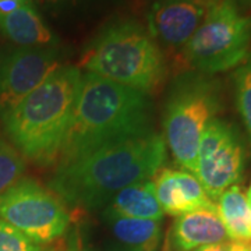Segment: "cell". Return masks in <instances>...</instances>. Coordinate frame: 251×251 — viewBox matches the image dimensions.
I'll list each match as a JSON object with an SVG mask.
<instances>
[{
    "mask_svg": "<svg viewBox=\"0 0 251 251\" xmlns=\"http://www.w3.org/2000/svg\"><path fill=\"white\" fill-rule=\"evenodd\" d=\"M165 159V138L151 130L63 162L50 180V188L72 205L98 208L122 188L153 177Z\"/></svg>",
    "mask_w": 251,
    "mask_h": 251,
    "instance_id": "obj_1",
    "label": "cell"
},
{
    "mask_svg": "<svg viewBox=\"0 0 251 251\" xmlns=\"http://www.w3.org/2000/svg\"><path fill=\"white\" fill-rule=\"evenodd\" d=\"M150 119L147 94L85 73L57 161L69 162L103 145L151 131Z\"/></svg>",
    "mask_w": 251,
    "mask_h": 251,
    "instance_id": "obj_2",
    "label": "cell"
},
{
    "mask_svg": "<svg viewBox=\"0 0 251 251\" xmlns=\"http://www.w3.org/2000/svg\"><path fill=\"white\" fill-rule=\"evenodd\" d=\"M81 70L60 66L45 82L1 116L13 147L41 165L59 159L81 84Z\"/></svg>",
    "mask_w": 251,
    "mask_h": 251,
    "instance_id": "obj_3",
    "label": "cell"
},
{
    "mask_svg": "<svg viewBox=\"0 0 251 251\" xmlns=\"http://www.w3.org/2000/svg\"><path fill=\"white\" fill-rule=\"evenodd\" d=\"M87 73L148 94L163 80L166 66L161 48L134 21H117L105 28L81 60Z\"/></svg>",
    "mask_w": 251,
    "mask_h": 251,
    "instance_id": "obj_4",
    "label": "cell"
},
{
    "mask_svg": "<svg viewBox=\"0 0 251 251\" xmlns=\"http://www.w3.org/2000/svg\"><path fill=\"white\" fill-rule=\"evenodd\" d=\"M215 81L188 73L176 81L168 98L163 128L165 143L180 168L194 175L200 140L219 110Z\"/></svg>",
    "mask_w": 251,
    "mask_h": 251,
    "instance_id": "obj_5",
    "label": "cell"
},
{
    "mask_svg": "<svg viewBox=\"0 0 251 251\" xmlns=\"http://www.w3.org/2000/svg\"><path fill=\"white\" fill-rule=\"evenodd\" d=\"M251 17L243 14L233 0L211 3L194 35L183 48L186 62L205 74L239 67L249 59Z\"/></svg>",
    "mask_w": 251,
    "mask_h": 251,
    "instance_id": "obj_6",
    "label": "cell"
},
{
    "mask_svg": "<svg viewBox=\"0 0 251 251\" xmlns=\"http://www.w3.org/2000/svg\"><path fill=\"white\" fill-rule=\"evenodd\" d=\"M0 219L39 246L62 237L70 225L59 197L32 180H20L0 196Z\"/></svg>",
    "mask_w": 251,
    "mask_h": 251,
    "instance_id": "obj_7",
    "label": "cell"
},
{
    "mask_svg": "<svg viewBox=\"0 0 251 251\" xmlns=\"http://www.w3.org/2000/svg\"><path fill=\"white\" fill-rule=\"evenodd\" d=\"M246 151L233 126L214 119L200 140L194 176L211 201L242 180Z\"/></svg>",
    "mask_w": 251,
    "mask_h": 251,
    "instance_id": "obj_8",
    "label": "cell"
},
{
    "mask_svg": "<svg viewBox=\"0 0 251 251\" xmlns=\"http://www.w3.org/2000/svg\"><path fill=\"white\" fill-rule=\"evenodd\" d=\"M62 66L56 46H17L0 52V117Z\"/></svg>",
    "mask_w": 251,
    "mask_h": 251,
    "instance_id": "obj_9",
    "label": "cell"
},
{
    "mask_svg": "<svg viewBox=\"0 0 251 251\" xmlns=\"http://www.w3.org/2000/svg\"><path fill=\"white\" fill-rule=\"evenodd\" d=\"M211 3L201 0H155L147 21L156 44L183 49L205 17Z\"/></svg>",
    "mask_w": 251,
    "mask_h": 251,
    "instance_id": "obj_10",
    "label": "cell"
},
{
    "mask_svg": "<svg viewBox=\"0 0 251 251\" xmlns=\"http://www.w3.org/2000/svg\"><path fill=\"white\" fill-rule=\"evenodd\" d=\"M155 193L163 214L180 216L198 208L214 205L198 179L190 172L163 169L156 173Z\"/></svg>",
    "mask_w": 251,
    "mask_h": 251,
    "instance_id": "obj_11",
    "label": "cell"
},
{
    "mask_svg": "<svg viewBox=\"0 0 251 251\" xmlns=\"http://www.w3.org/2000/svg\"><path fill=\"white\" fill-rule=\"evenodd\" d=\"M227 239L216 204L177 216L172 229V243L177 251H194Z\"/></svg>",
    "mask_w": 251,
    "mask_h": 251,
    "instance_id": "obj_12",
    "label": "cell"
},
{
    "mask_svg": "<svg viewBox=\"0 0 251 251\" xmlns=\"http://www.w3.org/2000/svg\"><path fill=\"white\" fill-rule=\"evenodd\" d=\"M0 32L14 45L24 48H48L57 44L56 36L36 11L32 0H25L0 14Z\"/></svg>",
    "mask_w": 251,
    "mask_h": 251,
    "instance_id": "obj_13",
    "label": "cell"
},
{
    "mask_svg": "<svg viewBox=\"0 0 251 251\" xmlns=\"http://www.w3.org/2000/svg\"><path fill=\"white\" fill-rule=\"evenodd\" d=\"M106 211L120 216L159 221L163 218L152 180H144L117 191L106 204Z\"/></svg>",
    "mask_w": 251,
    "mask_h": 251,
    "instance_id": "obj_14",
    "label": "cell"
},
{
    "mask_svg": "<svg viewBox=\"0 0 251 251\" xmlns=\"http://www.w3.org/2000/svg\"><path fill=\"white\" fill-rule=\"evenodd\" d=\"M109 229L120 246L134 251H156L161 242V222L120 216L105 211Z\"/></svg>",
    "mask_w": 251,
    "mask_h": 251,
    "instance_id": "obj_15",
    "label": "cell"
},
{
    "mask_svg": "<svg viewBox=\"0 0 251 251\" xmlns=\"http://www.w3.org/2000/svg\"><path fill=\"white\" fill-rule=\"evenodd\" d=\"M216 209L229 240L251 246V209L242 187L234 184L225 190L216 200Z\"/></svg>",
    "mask_w": 251,
    "mask_h": 251,
    "instance_id": "obj_16",
    "label": "cell"
},
{
    "mask_svg": "<svg viewBox=\"0 0 251 251\" xmlns=\"http://www.w3.org/2000/svg\"><path fill=\"white\" fill-rule=\"evenodd\" d=\"M24 171L25 163L23 155L11 144L0 138V196L17 184Z\"/></svg>",
    "mask_w": 251,
    "mask_h": 251,
    "instance_id": "obj_17",
    "label": "cell"
},
{
    "mask_svg": "<svg viewBox=\"0 0 251 251\" xmlns=\"http://www.w3.org/2000/svg\"><path fill=\"white\" fill-rule=\"evenodd\" d=\"M236 103L251 143V57L243 62L234 73Z\"/></svg>",
    "mask_w": 251,
    "mask_h": 251,
    "instance_id": "obj_18",
    "label": "cell"
},
{
    "mask_svg": "<svg viewBox=\"0 0 251 251\" xmlns=\"http://www.w3.org/2000/svg\"><path fill=\"white\" fill-rule=\"evenodd\" d=\"M0 251H42V246L0 219Z\"/></svg>",
    "mask_w": 251,
    "mask_h": 251,
    "instance_id": "obj_19",
    "label": "cell"
},
{
    "mask_svg": "<svg viewBox=\"0 0 251 251\" xmlns=\"http://www.w3.org/2000/svg\"><path fill=\"white\" fill-rule=\"evenodd\" d=\"M66 251H94L90 246H87V243L84 242L82 236H81L78 229H74L67 240V249Z\"/></svg>",
    "mask_w": 251,
    "mask_h": 251,
    "instance_id": "obj_20",
    "label": "cell"
},
{
    "mask_svg": "<svg viewBox=\"0 0 251 251\" xmlns=\"http://www.w3.org/2000/svg\"><path fill=\"white\" fill-rule=\"evenodd\" d=\"M194 251H230V242L215 243V244H208L204 247H200Z\"/></svg>",
    "mask_w": 251,
    "mask_h": 251,
    "instance_id": "obj_21",
    "label": "cell"
},
{
    "mask_svg": "<svg viewBox=\"0 0 251 251\" xmlns=\"http://www.w3.org/2000/svg\"><path fill=\"white\" fill-rule=\"evenodd\" d=\"M230 251H251V246L244 243L230 242Z\"/></svg>",
    "mask_w": 251,
    "mask_h": 251,
    "instance_id": "obj_22",
    "label": "cell"
},
{
    "mask_svg": "<svg viewBox=\"0 0 251 251\" xmlns=\"http://www.w3.org/2000/svg\"><path fill=\"white\" fill-rule=\"evenodd\" d=\"M108 251H134V250L126 249V247L120 246V244H115V246H110V247L108 249Z\"/></svg>",
    "mask_w": 251,
    "mask_h": 251,
    "instance_id": "obj_23",
    "label": "cell"
},
{
    "mask_svg": "<svg viewBox=\"0 0 251 251\" xmlns=\"http://www.w3.org/2000/svg\"><path fill=\"white\" fill-rule=\"evenodd\" d=\"M201 1H205V3H215V1H219V0H201Z\"/></svg>",
    "mask_w": 251,
    "mask_h": 251,
    "instance_id": "obj_24",
    "label": "cell"
},
{
    "mask_svg": "<svg viewBox=\"0 0 251 251\" xmlns=\"http://www.w3.org/2000/svg\"><path fill=\"white\" fill-rule=\"evenodd\" d=\"M247 197H251V186H250V190H249V193H247Z\"/></svg>",
    "mask_w": 251,
    "mask_h": 251,
    "instance_id": "obj_25",
    "label": "cell"
},
{
    "mask_svg": "<svg viewBox=\"0 0 251 251\" xmlns=\"http://www.w3.org/2000/svg\"><path fill=\"white\" fill-rule=\"evenodd\" d=\"M247 200H249V205H250V209H251V197H247Z\"/></svg>",
    "mask_w": 251,
    "mask_h": 251,
    "instance_id": "obj_26",
    "label": "cell"
},
{
    "mask_svg": "<svg viewBox=\"0 0 251 251\" xmlns=\"http://www.w3.org/2000/svg\"><path fill=\"white\" fill-rule=\"evenodd\" d=\"M48 1H53V3H57V1H62V0H48Z\"/></svg>",
    "mask_w": 251,
    "mask_h": 251,
    "instance_id": "obj_27",
    "label": "cell"
}]
</instances>
